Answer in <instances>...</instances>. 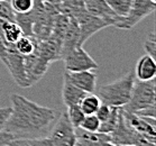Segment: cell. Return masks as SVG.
<instances>
[{"label": "cell", "instance_id": "obj_1", "mask_svg": "<svg viewBox=\"0 0 156 146\" xmlns=\"http://www.w3.org/2000/svg\"><path fill=\"white\" fill-rule=\"evenodd\" d=\"M10 100L11 114L4 129L16 138L42 135L58 117L55 109L41 106L18 93H12Z\"/></svg>", "mask_w": 156, "mask_h": 146}, {"label": "cell", "instance_id": "obj_2", "mask_svg": "<svg viewBox=\"0 0 156 146\" xmlns=\"http://www.w3.org/2000/svg\"><path fill=\"white\" fill-rule=\"evenodd\" d=\"M135 82V73L134 71H129L116 81L100 87L97 91V96L99 97L101 103L110 107L122 108L130 100Z\"/></svg>", "mask_w": 156, "mask_h": 146}, {"label": "cell", "instance_id": "obj_3", "mask_svg": "<svg viewBox=\"0 0 156 146\" xmlns=\"http://www.w3.org/2000/svg\"><path fill=\"white\" fill-rule=\"evenodd\" d=\"M155 79L149 80V81L136 80L133 92H131L130 100L121 109L130 114H135L136 111L148 108L151 106H155Z\"/></svg>", "mask_w": 156, "mask_h": 146}, {"label": "cell", "instance_id": "obj_4", "mask_svg": "<svg viewBox=\"0 0 156 146\" xmlns=\"http://www.w3.org/2000/svg\"><path fill=\"white\" fill-rule=\"evenodd\" d=\"M156 2L152 0H133L130 10L125 17H118L115 27L120 29H130L142 22L148 15L155 11Z\"/></svg>", "mask_w": 156, "mask_h": 146}, {"label": "cell", "instance_id": "obj_5", "mask_svg": "<svg viewBox=\"0 0 156 146\" xmlns=\"http://www.w3.org/2000/svg\"><path fill=\"white\" fill-rule=\"evenodd\" d=\"M65 71L80 72L92 71L98 69L97 62L90 56L82 46H75L63 56Z\"/></svg>", "mask_w": 156, "mask_h": 146}, {"label": "cell", "instance_id": "obj_6", "mask_svg": "<svg viewBox=\"0 0 156 146\" xmlns=\"http://www.w3.org/2000/svg\"><path fill=\"white\" fill-rule=\"evenodd\" d=\"M48 138L53 146H69L75 144V128L69 120L66 112L58 115L56 124Z\"/></svg>", "mask_w": 156, "mask_h": 146}, {"label": "cell", "instance_id": "obj_7", "mask_svg": "<svg viewBox=\"0 0 156 146\" xmlns=\"http://www.w3.org/2000/svg\"><path fill=\"white\" fill-rule=\"evenodd\" d=\"M74 19L76 20L79 28H80V46H82V44L85 41H88L93 34L110 26V24L107 20L93 16L90 12H88L87 9L80 11L74 17Z\"/></svg>", "mask_w": 156, "mask_h": 146}, {"label": "cell", "instance_id": "obj_8", "mask_svg": "<svg viewBox=\"0 0 156 146\" xmlns=\"http://www.w3.org/2000/svg\"><path fill=\"white\" fill-rule=\"evenodd\" d=\"M6 66L10 71L11 77L15 82L21 88H27L28 81L26 78L25 68H24V56L18 53L14 44H8L7 47V62Z\"/></svg>", "mask_w": 156, "mask_h": 146}, {"label": "cell", "instance_id": "obj_9", "mask_svg": "<svg viewBox=\"0 0 156 146\" xmlns=\"http://www.w3.org/2000/svg\"><path fill=\"white\" fill-rule=\"evenodd\" d=\"M48 64H50L48 62L43 60L39 56L37 50L28 56H24V68H25L26 78H27L29 87L35 84L46 73Z\"/></svg>", "mask_w": 156, "mask_h": 146}, {"label": "cell", "instance_id": "obj_10", "mask_svg": "<svg viewBox=\"0 0 156 146\" xmlns=\"http://www.w3.org/2000/svg\"><path fill=\"white\" fill-rule=\"evenodd\" d=\"M74 146H115L108 134L87 132L82 128H75Z\"/></svg>", "mask_w": 156, "mask_h": 146}, {"label": "cell", "instance_id": "obj_11", "mask_svg": "<svg viewBox=\"0 0 156 146\" xmlns=\"http://www.w3.org/2000/svg\"><path fill=\"white\" fill-rule=\"evenodd\" d=\"M122 117L128 126H130L136 132L140 133L143 135L149 136V137H155L156 128H155V118L149 117H139L135 114H130L127 111H124L121 109Z\"/></svg>", "mask_w": 156, "mask_h": 146}, {"label": "cell", "instance_id": "obj_12", "mask_svg": "<svg viewBox=\"0 0 156 146\" xmlns=\"http://www.w3.org/2000/svg\"><path fill=\"white\" fill-rule=\"evenodd\" d=\"M64 75L70 80V82H72L75 87H78L79 89H81L85 93L94 92L97 87V74L93 71H65Z\"/></svg>", "mask_w": 156, "mask_h": 146}, {"label": "cell", "instance_id": "obj_13", "mask_svg": "<svg viewBox=\"0 0 156 146\" xmlns=\"http://www.w3.org/2000/svg\"><path fill=\"white\" fill-rule=\"evenodd\" d=\"M82 1L88 12L107 20L110 26H114L115 23L117 22L118 17L111 11L105 0H82Z\"/></svg>", "mask_w": 156, "mask_h": 146}, {"label": "cell", "instance_id": "obj_14", "mask_svg": "<svg viewBox=\"0 0 156 146\" xmlns=\"http://www.w3.org/2000/svg\"><path fill=\"white\" fill-rule=\"evenodd\" d=\"M135 78L138 81H149L155 79L156 75V62L155 59L146 54L137 61L135 68Z\"/></svg>", "mask_w": 156, "mask_h": 146}, {"label": "cell", "instance_id": "obj_15", "mask_svg": "<svg viewBox=\"0 0 156 146\" xmlns=\"http://www.w3.org/2000/svg\"><path fill=\"white\" fill-rule=\"evenodd\" d=\"M87 93L75 87L72 82H70L65 75H64L63 88H62V99L66 107H71L74 105H80L81 100L84 98Z\"/></svg>", "mask_w": 156, "mask_h": 146}, {"label": "cell", "instance_id": "obj_16", "mask_svg": "<svg viewBox=\"0 0 156 146\" xmlns=\"http://www.w3.org/2000/svg\"><path fill=\"white\" fill-rule=\"evenodd\" d=\"M75 46H80V28L74 18L70 17L68 29L62 42V59L69 51H71Z\"/></svg>", "mask_w": 156, "mask_h": 146}, {"label": "cell", "instance_id": "obj_17", "mask_svg": "<svg viewBox=\"0 0 156 146\" xmlns=\"http://www.w3.org/2000/svg\"><path fill=\"white\" fill-rule=\"evenodd\" d=\"M0 33L8 44H15L24 35L21 28L16 22H2L0 25Z\"/></svg>", "mask_w": 156, "mask_h": 146}, {"label": "cell", "instance_id": "obj_18", "mask_svg": "<svg viewBox=\"0 0 156 146\" xmlns=\"http://www.w3.org/2000/svg\"><path fill=\"white\" fill-rule=\"evenodd\" d=\"M14 45L16 51L20 55H23V56H28V55L33 54L37 50L38 39L35 38L34 36L23 35Z\"/></svg>", "mask_w": 156, "mask_h": 146}, {"label": "cell", "instance_id": "obj_19", "mask_svg": "<svg viewBox=\"0 0 156 146\" xmlns=\"http://www.w3.org/2000/svg\"><path fill=\"white\" fill-rule=\"evenodd\" d=\"M8 146H53L48 137H19L12 139Z\"/></svg>", "mask_w": 156, "mask_h": 146}, {"label": "cell", "instance_id": "obj_20", "mask_svg": "<svg viewBox=\"0 0 156 146\" xmlns=\"http://www.w3.org/2000/svg\"><path fill=\"white\" fill-rule=\"evenodd\" d=\"M120 108L117 107H111V112H110L109 117L107 118L106 120L100 123L99 132L103 133V134H108L112 133L115 128L117 127L118 121H119V117H120Z\"/></svg>", "mask_w": 156, "mask_h": 146}, {"label": "cell", "instance_id": "obj_21", "mask_svg": "<svg viewBox=\"0 0 156 146\" xmlns=\"http://www.w3.org/2000/svg\"><path fill=\"white\" fill-rule=\"evenodd\" d=\"M101 105L99 97L94 93H87L80 102V107L84 115H93Z\"/></svg>", "mask_w": 156, "mask_h": 146}, {"label": "cell", "instance_id": "obj_22", "mask_svg": "<svg viewBox=\"0 0 156 146\" xmlns=\"http://www.w3.org/2000/svg\"><path fill=\"white\" fill-rule=\"evenodd\" d=\"M108 7L117 17H125L129 12L133 0H105Z\"/></svg>", "mask_w": 156, "mask_h": 146}, {"label": "cell", "instance_id": "obj_23", "mask_svg": "<svg viewBox=\"0 0 156 146\" xmlns=\"http://www.w3.org/2000/svg\"><path fill=\"white\" fill-rule=\"evenodd\" d=\"M66 115H68L70 123H71L72 126H73L74 128H79V127H80V125H81L83 118L85 117L84 112L82 111L80 105H74V106L69 107Z\"/></svg>", "mask_w": 156, "mask_h": 146}, {"label": "cell", "instance_id": "obj_24", "mask_svg": "<svg viewBox=\"0 0 156 146\" xmlns=\"http://www.w3.org/2000/svg\"><path fill=\"white\" fill-rule=\"evenodd\" d=\"M9 2L16 14H28L35 7V0H10Z\"/></svg>", "mask_w": 156, "mask_h": 146}, {"label": "cell", "instance_id": "obj_25", "mask_svg": "<svg viewBox=\"0 0 156 146\" xmlns=\"http://www.w3.org/2000/svg\"><path fill=\"white\" fill-rule=\"evenodd\" d=\"M100 127V120L96 117V115H85V117L83 118L80 128L84 129L87 132L96 133L99 132Z\"/></svg>", "mask_w": 156, "mask_h": 146}, {"label": "cell", "instance_id": "obj_26", "mask_svg": "<svg viewBox=\"0 0 156 146\" xmlns=\"http://www.w3.org/2000/svg\"><path fill=\"white\" fill-rule=\"evenodd\" d=\"M0 20L1 22H16V12L12 10L9 1L0 0Z\"/></svg>", "mask_w": 156, "mask_h": 146}, {"label": "cell", "instance_id": "obj_27", "mask_svg": "<svg viewBox=\"0 0 156 146\" xmlns=\"http://www.w3.org/2000/svg\"><path fill=\"white\" fill-rule=\"evenodd\" d=\"M144 48L146 51V54H148L149 56H152L153 59H155L156 56V36L155 32L153 30L147 35V38L144 44Z\"/></svg>", "mask_w": 156, "mask_h": 146}, {"label": "cell", "instance_id": "obj_28", "mask_svg": "<svg viewBox=\"0 0 156 146\" xmlns=\"http://www.w3.org/2000/svg\"><path fill=\"white\" fill-rule=\"evenodd\" d=\"M110 112H111V107L110 106H107L105 103H101L99 106V108L97 109V111L94 112L96 117L100 120V123H102L109 117Z\"/></svg>", "mask_w": 156, "mask_h": 146}, {"label": "cell", "instance_id": "obj_29", "mask_svg": "<svg viewBox=\"0 0 156 146\" xmlns=\"http://www.w3.org/2000/svg\"><path fill=\"white\" fill-rule=\"evenodd\" d=\"M10 114L11 107H0V130H4Z\"/></svg>", "mask_w": 156, "mask_h": 146}, {"label": "cell", "instance_id": "obj_30", "mask_svg": "<svg viewBox=\"0 0 156 146\" xmlns=\"http://www.w3.org/2000/svg\"><path fill=\"white\" fill-rule=\"evenodd\" d=\"M7 47L8 43H6L4 36L0 33V61L4 64H6V62H7Z\"/></svg>", "mask_w": 156, "mask_h": 146}, {"label": "cell", "instance_id": "obj_31", "mask_svg": "<svg viewBox=\"0 0 156 146\" xmlns=\"http://www.w3.org/2000/svg\"><path fill=\"white\" fill-rule=\"evenodd\" d=\"M15 137L11 133H8L6 130H0V146H8L9 145V143L15 139Z\"/></svg>", "mask_w": 156, "mask_h": 146}, {"label": "cell", "instance_id": "obj_32", "mask_svg": "<svg viewBox=\"0 0 156 146\" xmlns=\"http://www.w3.org/2000/svg\"><path fill=\"white\" fill-rule=\"evenodd\" d=\"M136 116L139 117H149V118H155V106H151L148 108L142 109L135 112Z\"/></svg>", "mask_w": 156, "mask_h": 146}, {"label": "cell", "instance_id": "obj_33", "mask_svg": "<svg viewBox=\"0 0 156 146\" xmlns=\"http://www.w3.org/2000/svg\"><path fill=\"white\" fill-rule=\"evenodd\" d=\"M115 146H134V145H116L115 144Z\"/></svg>", "mask_w": 156, "mask_h": 146}, {"label": "cell", "instance_id": "obj_34", "mask_svg": "<svg viewBox=\"0 0 156 146\" xmlns=\"http://www.w3.org/2000/svg\"><path fill=\"white\" fill-rule=\"evenodd\" d=\"M4 1H10V0H4Z\"/></svg>", "mask_w": 156, "mask_h": 146}, {"label": "cell", "instance_id": "obj_35", "mask_svg": "<svg viewBox=\"0 0 156 146\" xmlns=\"http://www.w3.org/2000/svg\"><path fill=\"white\" fill-rule=\"evenodd\" d=\"M152 1H154V2H156V0H152Z\"/></svg>", "mask_w": 156, "mask_h": 146}, {"label": "cell", "instance_id": "obj_36", "mask_svg": "<svg viewBox=\"0 0 156 146\" xmlns=\"http://www.w3.org/2000/svg\"><path fill=\"white\" fill-rule=\"evenodd\" d=\"M1 23H2V22H1V20H0V25H1Z\"/></svg>", "mask_w": 156, "mask_h": 146}, {"label": "cell", "instance_id": "obj_37", "mask_svg": "<svg viewBox=\"0 0 156 146\" xmlns=\"http://www.w3.org/2000/svg\"><path fill=\"white\" fill-rule=\"evenodd\" d=\"M69 146H74V145H69Z\"/></svg>", "mask_w": 156, "mask_h": 146}]
</instances>
